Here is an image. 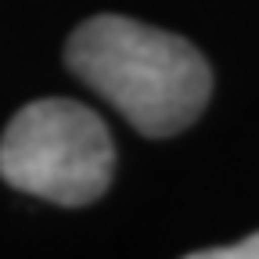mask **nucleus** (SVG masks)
Listing matches in <instances>:
<instances>
[{
  "mask_svg": "<svg viewBox=\"0 0 259 259\" xmlns=\"http://www.w3.org/2000/svg\"><path fill=\"white\" fill-rule=\"evenodd\" d=\"M115 144L108 126L69 97L25 105L0 137V177L54 205H90L112 184Z\"/></svg>",
  "mask_w": 259,
  "mask_h": 259,
  "instance_id": "obj_2",
  "label": "nucleus"
},
{
  "mask_svg": "<svg viewBox=\"0 0 259 259\" xmlns=\"http://www.w3.org/2000/svg\"><path fill=\"white\" fill-rule=\"evenodd\" d=\"M69 69L144 137H173L209 105L212 72L198 47L122 15H94L65 44Z\"/></svg>",
  "mask_w": 259,
  "mask_h": 259,
  "instance_id": "obj_1",
  "label": "nucleus"
},
{
  "mask_svg": "<svg viewBox=\"0 0 259 259\" xmlns=\"http://www.w3.org/2000/svg\"><path fill=\"white\" fill-rule=\"evenodd\" d=\"M191 259H259V231L234 241V245H223V248H202V252H191Z\"/></svg>",
  "mask_w": 259,
  "mask_h": 259,
  "instance_id": "obj_3",
  "label": "nucleus"
}]
</instances>
